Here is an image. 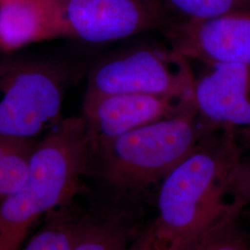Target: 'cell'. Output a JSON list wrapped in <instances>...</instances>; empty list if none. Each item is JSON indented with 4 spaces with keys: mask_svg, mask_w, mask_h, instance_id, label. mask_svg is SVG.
<instances>
[{
    "mask_svg": "<svg viewBox=\"0 0 250 250\" xmlns=\"http://www.w3.org/2000/svg\"><path fill=\"white\" fill-rule=\"evenodd\" d=\"M242 155L233 130L216 131L202 138L159 183L157 214L140 233V243L149 250H185L243 204L226 200Z\"/></svg>",
    "mask_w": 250,
    "mask_h": 250,
    "instance_id": "1",
    "label": "cell"
},
{
    "mask_svg": "<svg viewBox=\"0 0 250 250\" xmlns=\"http://www.w3.org/2000/svg\"><path fill=\"white\" fill-rule=\"evenodd\" d=\"M94 157L81 117L62 119L31 153L22 186L0 202V250H20L33 225L80 192Z\"/></svg>",
    "mask_w": 250,
    "mask_h": 250,
    "instance_id": "2",
    "label": "cell"
},
{
    "mask_svg": "<svg viewBox=\"0 0 250 250\" xmlns=\"http://www.w3.org/2000/svg\"><path fill=\"white\" fill-rule=\"evenodd\" d=\"M209 134L191 98L176 114L117 136L94 156L110 188L134 193L159 184Z\"/></svg>",
    "mask_w": 250,
    "mask_h": 250,
    "instance_id": "3",
    "label": "cell"
},
{
    "mask_svg": "<svg viewBox=\"0 0 250 250\" xmlns=\"http://www.w3.org/2000/svg\"><path fill=\"white\" fill-rule=\"evenodd\" d=\"M68 76L57 63L0 62V139L31 142L62 118Z\"/></svg>",
    "mask_w": 250,
    "mask_h": 250,
    "instance_id": "4",
    "label": "cell"
},
{
    "mask_svg": "<svg viewBox=\"0 0 250 250\" xmlns=\"http://www.w3.org/2000/svg\"><path fill=\"white\" fill-rule=\"evenodd\" d=\"M195 76L188 59L172 48L139 46L114 54L90 72L85 96L136 94L184 99Z\"/></svg>",
    "mask_w": 250,
    "mask_h": 250,
    "instance_id": "5",
    "label": "cell"
},
{
    "mask_svg": "<svg viewBox=\"0 0 250 250\" xmlns=\"http://www.w3.org/2000/svg\"><path fill=\"white\" fill-rule=\"evenodd\" d=\"M67 37L107 43L166 27L170 15L158 0H61Z\"/></svg>",
    "mask_w": 250,
    "mask_h": 250,
    "instance_id": "6",
    "label": "cell"
},
{
    "mask_svg": "<svg viewBox=\"0 0 250 250\" xmlns=\"http://www.w3.org/2000/svg\"><path fill=\"white\" fill-rule=\"evenodd\" d=\"M170 48L188 60L250 66V10L205 20L174 21L164 29Z\"/></svg>",
    "mask_w": 250,
    "mask_h": 250,
    "instance_id": "7",
    "label": "cell"
},
{
    "mask_svg": "<svg viewBox=\"0 0 250 250\" xmlns=\"http://www.w3.org/2000/svg\"><path fill=\"white\" fill-rule=\"evenodd\" d=\"M191 98L192 95L184 99L136 94L84 96L82 118L93 154L117 136L176 114Z\"/></svg>",
    "mask_w": 250,
    "mask_h": 250,
    "instance_id": "8",
    "label": "cell"
},
{
    "mask_svg": "<svg viewBox=\"0 0 250 250\" xmlns=\"http://www.w3.org/2000/svg\"><path fill=\"white\" fill-rule=\"evenodd\" d=\"M192 100L209 133L250 128V66L212 64L195 78Z\"/></svg>",
    "mask_w": 250,
    "mask_h": 250,
    "instance_id": "9",
    "label": "cell"
},
{
    "mask_svg": "<svg viewBox=\"0 0 250 250\" xmlns=\"http://www.w3.org/2000/svg\"><path fill=\"white\" fill-rule=\"evenodd\" d=\"M67 37L61 0H1L0 51Z\"/></svg>",
    "mask_w": 250,
    "mask_h": 250,
    "instance_id": "10",
    "label": "cell"
},
{
    "mask_svg": "<svg viewBox=\"0 0 250 250\" xmlns=\"http://www.w3.org/2000/svg\"><path fill=\"white\" fill-rule=\"evenodd\" d=\"M139 235L119 216L82 220L72 250H133Z\"/></svg>",
    "mask_w": 250,
    "mask_h": 250,
    "instance_id": "11",
    "label": "cell"
},
{
    "mask_svg": "<svg viewBox=\"0 0 250 250\" xmlns=\"http://www.w3.org/2000/svg\"><path fill=\"white\" fill-rule=\"evenodd\" d=\"M244 209L243 204L236 207L185 250H250V237L240 224Z\"/></svg>",
    "mask_w": 250,
    "mask_h": 250,
    "instance_id": "12",
    "label": "cell"
},
{
    "mask_svg": "<svg viewBox=\"0 0 250 250\" xmlns=\"http://www.w3.org/2000/svg\"><path fill=\"white\" fill-rule=\"evenodd\" d=\"M81 221L64 208L56 209L21 250H72Z\"/></svg>",
    "mask_w": 250,
    "mask_h": 250,
    "instance_id": "13",
    "label": "cell"
},
{
    "mask_svg": "<svg viewBox=\"0 0 250 250\" xmlns=\"http://www.w3.org/2000/svg\"><path fill=\"white\" fill-rule=\"evenodd\" d=\"M35 144L0 139V202L24 183Z\"/></svg>",
    "mask_w": 250,
    "mask_h": 250,
    "instance_id": "14",
    "label": "cell"
},
{
    "mask_svg": "<svg viewBox=\"0 0 250 250\" xmlns=\"http://www.w3.org/2000/svg\"><path fill=\"white\" fill-rule=\"evenodd\" d=\"M178 21L214 18L230 12L250 10V0H158Z\"/></svg>",
    "mask_w": 250,
    "mask_h": 250,
    "instance_id": "15",
    "label": "cell"
},
{
    "mask_svg": "<svg viewBox=\"0 0 250 250\" xmlns=\"http://www.w3.org/2000/svg\"><path fill=\"white\" fill-rule=\"evenodd\" d=\"M230 195L250 209V156H243L232 171Z\"/></svg>",
    "mask_w": 250,
    "mask_h": 250,
    "instance_id": "16",
    "label": "cell"
},
{
    "mask_svg": "<svg viewBox=\"0 0 250 250\" xmlns=\"http://www.w3.org/2000/svg\"><path fill=\"white\" fill-rule=\"evenodd\" d=\"M237 140L242 151L250 150V128L237 132Z\"/></svg>",
    "mask_w": 250,
    "mask_h": 250,
    "instance_id": "17",
    "label": "cell"
},
{
    "mask_svg": "<svg viewBox=\"0 0 250 250\" xmlns=\"http://www.w3.org/2000/svg\"><path fill=\"white\" fill-rule=\"evenodd\" d=\"M139 238V237H138ZM133 250H149L147 248H146L145 246H144L143 244H141L140 241L137 239L136 242H135V244H134V249Z\"/></svg>",
    "mask_w": 250,
    "mask_h": 250,
    "instance_id": "18",
    "label": "cell"
},
{
    "mask_svg": "<svg viewBox=\"0 0 250 250\" xmlns=\"http://www.w3.org/2000/svg\"><path fill=\"white\" fill-rule=\"evenodd\" d=\"M247 213H249V217H250V209H248V211H247Z\"/></svg>",
    "mask_w": 250,
    "mask_h": 250,
    "instance_id": "19",
    "label": "cell"
},
{
    "mask_svg": "<svg viewBox=\"0 0 250 250\" xmlns=\"http://www.w3.org/2000/svg\"><path fill=\"white\" fill-rule=\"evenodd\" d=\"M0 1H1V0H0Z\"/></svg>",
    "mask_w": 250,
    "mask_h": 250,
    "instance_id": "20",
    "label": "cell"
}]
</instances>
